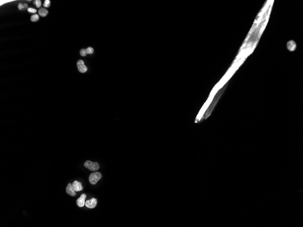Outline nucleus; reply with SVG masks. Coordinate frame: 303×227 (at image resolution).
Returning <instances> with one entry per match:
<instances>
[{
	"mask_svg": "<svg viewBox=\"0 0 303 227\" xmlns=\"http://www.w3.org/2000/svg\"><path fill=\"white\" fill-rule=\"evenodd\" d=\"M239 66V64H236V65H235L234 66L231 67V68L229 70L227 74H225L223 78L221 79V80L217 84V85H216L215 87H214V88L213 89V90L211 92L210 95L215 96L216 93H217V91L220 89V88H222V87L224 85H225V83H227V81H228V80L230 79V78L232 76V75H233V74L235 73V71L237 69Z\"/></svg>",
	"mask_w": 303,
	"mask_h": 227,
	"instance_id": "1",
	"label": "nucleus"
},
{
	"mask_svg": "<svg viewBox=\"0 0 303 227\" xmlns=\"http://www.w3.org/2000/svg\"><path fill=\"white\" fill-rule=\"evenodd\" d=\"M214 97V95H210V96L208 98V99L207 100V101L204 104L203 106L198 113V114L197 115V117L196 119L195 123H197V122H199V121H200L204 114H205L206 111L208 109L209 106H210V105L212 103V100L213 99Z\"/></svg>",
	"mask_w": 303,
	"mask_h": 227,
	"instance_id": "2",
	"label": "nucleus"
},
{
	"mask_svg": "<svg viewBox=\"0 0 303 227\" xmlns=\"http://www.w3.org/2000/svg\"><path fill=\"white\" fill-rule=\"evenodd\" d=\"M102 175L100 172H93L90 175L89 180L91 185H96L99 180L102 178Z\"/></svg>",
	"mask_w": 303,
	"mask_h": 227,
	"instance_id": "3",
	"label": "nucleus"
},
{
	"mask_svg": "<svg viewBox=\"0 0 303 227\" xmlns=\"http://www.w3.org/2000/svg\"><path fill=\"white\" fill-rule=\"evenodd\" d=\"M84 166L86 168L92 171L98 170L100 168V165L97 162H91L90 160H86L84 163Z\"/></svg>",
	"mask_w": 303,
	"mask_h": 227,
	"instance_id": "4",
	"label": "nucleus"
},
{
	"mask_svg": "<svg viewBox=\"0 0 303 227\" xmlns=\"http://www.w3.org/2000/svg\"><path fill=\"white\" fill-rule=\"evenodd\" d=\"M97 204V199L93 198L90 200H87L85 202V205L89 209H94L96 207Z\"/></svg>",
	"mask_w": 303,
	"mask_h": 227,
	"instance_id": "5",
	"label": "nucleus"
},
{
	"mask_svg": "<svg viewBox=\"0 0 303 227\" xmlns=\"http://www.w3.org/2000/svg\"><path fill=\"white\" fill-rule=\"evenodd\" d=\"M77 65L79 72L81 73H85L87 71V67L85 65L84 61L82 60H79L77 63Z\"/></svg>",
	"mask_w": 303,
	"mask_h": 227,
	"instance_id": "6",
	"label": "nucleus"
},
{
	"mask_svg": "<svg viewBox=\"0 0 303 227\" xmlns=\"http://www.w3.org/2000/svg\"><path fill=\"white\" fill-rule=\"evenodd\" d=\"M72 186L75 192L81 191L83 189V187L82 186V183L77 180L74 181L73 183H72Z\"/></svg>",
	"mask_w": 303,
	"mask_h": 227,
	"instance_id": "7",
	"label": "nucleus"
},
{
	"mask_svg": "<svg viewBox=\"0 0 303 227\" xmlns=\"http://www.w3.org/2000/svg\"><path fill=\"white\" fill-rule=\"evenodd\" d=\"M86 198V195L85 194H82L80 198L76 200V204L79 207H83L85 205V200Z\"/></svg>",
	"mask_w": 303,
	"mask_h": 227,
	"instance_id": "8",
	"label": "nucleus"
},
{
	"mask_svg": "<svg viewBox=\"0 0 303 227\" xmlns=\"http://www.w3.org/2000/svg\"><path fill=\"white\" fill-rule=\"evenodd\" d=\"M66 192L67 194L70 195L71 196H75L76 195V192L72 188V184L71 183H69L66 188Z\"/></svg>",
	"mask_w": 303,
	"mask_h": 227,
	"instance_id": "9",
	"label": "nucleus"
},
{
	"mask_svg": "<svg viewBox=\"0 0 303 227\" xmlns=\"http://www.w3.org/2000/svg\"><path fill=\"white\" fill-rule=\"evenodd\" d=\"M38 13H39L40 16L41 17H45L47 15L48 11L46 9L42 8L39 10Z\"/></svg>",
	"mask_w": 303,
	"mask_h": 227,
	"instance_id": "10",
	"label": "nucleus"
},
{
	"mask_svg": "<svg viewBox=\"0 0 303 227\" xmlns=\"http://www.w3.org/2000/svg\"><path fill=\"white\" fill-rule=\"evenodd\" d=\"M39 16L38 14H35L32 16L31 18V21L33 22H35V21H37L38 20H39Z\"/></svg>",
	"mask_w": 303,
	"mask_h": 227,
	"instance_id": "11",
	"label": "nucleus"
},
{
	"mask_svg": "<svg viewBox=\"0 0 303 227\" xmlns=\"http://www.w3.org/2000/svg\"><path fill=\"white\" fill-rule=\"evenodd\" d=\"M86 51L87 54H92L93 53H94V49H93V48L90 47H88L87 49H86Z\"/></svg>",
	"mask_w": 303,
	"mask_h": 227,
	"instance_id": "12",
	"label": "nucleus"
},
{
	"mask_svg": "<svg viewBox=\"0 0 303 227\" xmlns=\"http://www.w3.org/2000/svg\"><path fill=\"white\" fill-rule=\"evenodd\" d=\"M50 4H51L50 1L46 0V1H45V2H44L43 6L45 7H49L50 6Z\"/></svg>",
	"mask_w": 303,
	"mask_h": 227,
	"instance_id": "13",
	"label": "nucleus"
},
{
	"mask_svg": "<svg viewBox=\"0 0 303 227\" xmlns=\"http://www.w3.org/2000/svg\"><path fill=\"white\" fill-rule=\"evenodd\" d=\"M34 4L36 5V7L37 8H39L40 7H41V2L40 0H36L34 2Z\"/></svg>",
	"mask_w": 303,
	"mask_h": 227,
	"instance_id": "14",
	"label": "nucleus"
},
{
	"mask_svg": "<svg viewBox=\"0 0 303 227\" xmlns=\"http://www.w3.org/2000/svg\"><path fill=\"white\" fill-rule=\"evenodd\" d=\"M80 54L82 56H86L87 54L86 49H82L80 51Z\"/></svg>",
	"mask_w": 303,
	"mask_h": 227,
	"instance_id": "15",
	"label": "nucleus"
},
{
	"mask_svg": "<svg viewBox=\"0 0 303 227\" xmlns=\"http://www.w3.org/2000/svg\"><path fill=\"white\" fill-rule=\"evenodd\" d=\"M27 11H28V12H29L30 13H36L37 12L36 9L31 8H28Z\"/></svg>",
	"mask_w": 303,
	"mask_h": 227,
	"instance_id": "16",
	"label": "nucleus"
},
{
	"mask_svg": "<svg viewBox=\"0 0 303 227\" xmlns=\"http://www.w3.org/2000/svg\"><path fill=\"white\" fill-rule=\"evenodd\" d=\"M18 9L20 10H22L23 9H25L24 5H23L21 3L19 4L18 6Z\"/></svg>",
	"mask_w": 303,
	"mask_h": 227,
	"instance_id": "17",
	"label": "nucleus"
}]
</instances>
